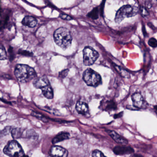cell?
<instances>
[{
	"label": "cell",
	"instance_id": "obj_1",
	"mask_svg": "<svg viewBox=\"0 0 157 157\" xmlns=\"http://www.w3.org/2000/svg\"><path fill=\"white\" fill-rule=\"evenodd\" d=\"M14 74L17 80L21 83L29 82L36 76V73L34 69L25 64L16 65Z\"/></svg>",
	"mask_w": 157,
	"mask_h": 157
},
{
	"label": "cell",
	"instance_id": "obj_2",
	"mask_svg": "<svg viewBox=\"0 0 157 157\" xmlns=\"http://www.w3.org/2000/svg\"><path fill=\"white\" fill-rule=\"evenodd\" d=\"M54 39L56 44L63 50L69 48L72 41V36L70 30L63 27L60 28L55 31Z\"/></svg>",
	"mask_w": 157,
	"mask_h": 157
},
{
	"label": "cell",
	"instance_id": "obj_3",
	"mask_svg": "<svg viewBox=\"0 0 157 157\" xmlns=\"http://www.w3.org/2000/svg\"><path fill=\"white\" fill-rule=\"evenodd\" d=\"M138 9L136 6L133 7L130 5L123 6L118 10L115 17L116 23H120L126 17H132L137 14Z\"/></svg>",
	"mask_w": 157,
	"mask_h": 157
},
{
	"label": "cell",
	"instance_id": "obj_4",
	"mask_svg": "<svg viewBox=\"0 0 157 157\" xmlns=\"http://www.w3.org/2000/svg\"><path fill=\"white\" fill-rule=\"evenodd\" d=\"M5 154L10 157H22L25 155L20 145L15 140L10 141L3 149Z\"/></svg>",
	"mask_w": 157,
	"mask_h": 157
},
{
	"label": "cell",
	"instance_id": "obj_5",
	"mask_svg": "<svg viewBox=\"0 0 157 157\" xmlns=\"http://www.w3.org/2000/svg\"><path fill=\"white\" fill-rule=\"evenodd\" d=\"M83 78L85 83L90 86L96 87L101 84L100 75L93 70L88 69L83 73Z\"/></svg>",
	"mask_w": 157,
	"mask_h": 157
},
{
	"label": "cell",
	"instance_id": "obj_6",
	"mask_svg": "<svg viewBox=\"0 0 157 157\" xmlns=\"http://www.w3.org/2000/svg\"><path fill=\"white\" fill-rule=\"evenodd\" d=\"M83 52V63L86 66H90L94 64L99 57L98 53L90 47H86Z\"/></svg>",
	"mask_w": 157,
	"mask_h": 157
},
{
	"label": "cell",
	"instance_id": "obj_7",
	"mask_svg": "<svg viewBox=\"0 0 157 157\" xmlns=\"http://www.w3.org/2000/svg\"><path fill=\"white\" fill-rule=\"evenodd\" d=\"M50 154L53 157H67L68 155L67 150L59 146H52L51 148Z\"/></svg>",
	"mask_w": 157,
	"mask_h": 157
},
{
	"label": "cell",
	"instance_id": "obj_8",
	"mask_svg": "<svg viewBox=\"0 0 157 157\" xmlns=\"http://www.w3.org/2000/svg\"><path fill=\"white\" fill-rule=\"evenodd\" d=\"M113 152L116 155H129L133 154L134 152V149L130 147L116 146L113 148Z\"/></svg>",
	"mask_w": 157,
	"mask_h": 157
},
{
	"label": "cell",
	"instance_id": "obj_9",
	"mask_svg": "<svg viewBox=\"0 0 157 157\" xmlns=\"http://www.w3.org/2000/svg\"><path fill=\"white\" fill-rule=\"evenodd\" d=\"M107 132L111 137L118 144L122 145H126L128 144V141L125 138L121 136L114 131L108 130L107 131Z\"/></svg>",
	"mask_w": 157,
	"mask_h": 157
},
{
	"label": "cell",
	"instance_id": "obj_10",
	"mask_svg": "<svg viewBox=\"0 0 157 157\" xmlns=\"http://www.w3.org/2000/svg\"><path fill=\"white\" fill-rule=\"evenodd\" d=\"M133 106L139 109L142 108L144 105V100L140 93H136L132 96Z\"/></svg>",
	"mask_w": 157,
	"mask_h": 157
},
{
	"label": "cell",
	"instance_id": "obj_11",
	"mask_svg": "<svg viewBox=\"0 0 157 157\" xmlns=\"http://www.w3.org/2000/svg\"><path fill=\"white\" fill-rule=\"evenodd\" d=\"M49 85V81L48 78L45 76L36 78L33 82L34 87L37 89H42Z\"/></svg>",
	"mask_w": 157,
	"mask_h": 157
},
{
	"label": "cell",
	"instance_id": "obj_12",
	"mask_svg": "<svg viewBox=\"0 0 157 157\" xmlns=\"http://www.w3.org/2000/svg\"><path fill=\"white\" fill-rule=\"evenodd\" d=\"M22 24L29 28H34L36 25L37 21L36 18L32 16H27L22 20Z\"/></svg>",
	"mask_w": 157,
	"mask_h": 157
},
{
	"label": "cell",
	"instance_id": "obj_13",
	"mask_svg": "<svg viewBox=\"0 0 157 157\" xmlns=\"http://www.w3.org/2000/svg\"><path fill=\"white\" fill-rule=\"evenodd\" d=\"M76 109L79 114L86 115L88 112V106L85 102L81 101H78L76 104Z\"/></svg>",
	"mask_w": 157,
	"mask_h": 157
},
{
	"label": "cell",
	"instance_id": "obj_14",
	"mask_svg": "<svg viewBox=\"0 0 157 157\" xmlns=\"http://www.w3.org/2000/svg\"><path fill=\"white\" fill-rule=\"evenodd\" d=\"M70 134L67 132H61L56 136L52 140L53 144H56L64 140H67L70 138Z\"/></svg>",
	"mask_w": 157,
	"mask_h": 157
},
{
	"label": "cell",
	"instance_id": "obj_15",
	"mask_svg": "<svg viewBox=\"0 0 157 157\" xmlns=\"http://www.w3.org/2000/svg\"><path fill=\"white\" fill-rule=\"evenodd\" d=\"M42 90V93L43 95L46 97V98L48 99L53 98V92L52 90V88L50 85L46 86L42 88L41 89Z\"/></svg>",
	"mask_w": 157,
	"mask_h": 157
},
{
	"label": "cell",
	"instance_id": "obj_16",
	"mask_svg": "<svg viewBox=\"0 0 157 157\" xmlns=\"http://www.w3.org/2000/svg\"><path fill=\"white\" fill-rule=\"evenodd\" d=\"M12 136L14 139H17L22 137L23 135V130L20 128H14L11 131Z\"/></svg>",
	"mask_w": 157,
	"mask_h": 157
},
{
	"label": "cell",
	"instance_id": "obj_17",
	"mask_svg": "<svg viewBox=\"0 0 157 157\" xmlns=\"http://www.w3.org/2000/svg\"><path fill=\"white\" fill-rule=\"evenodd\" d=\"M7 59L6 51L4 47L0 44V60H4Z\"/></svg>",
	"mask_w": 157,
	"mask_h": 157
},
{
	"label": "cell",
	"instance_id": "obj_18",
	"mask_svg": "<svg viewBox=\"0 0 157 157\" xmlns=\"http://www.w3.org/2000/svg\"><path fill=\"white\" fill-rule=\"evenodd\" d=\"M140 12L141 13V15L143 17H147V16L149 15V12L147 11V8L144 6H141L140 7Z\"/></svg>",
	"mask_w": 157,
	"mask_h": 157
},
{
	"label": "cell",
	"instance_id": "obj_19",
	"mask_svg": "<svg viewBox=\"0 0 157 157\" xmlns=\"http://www.w3.org/2000/svg\"><path fill=\"white\" fill-rule=\"evenodd\" d=\"M31 114H32V116L36 117L38 119L41 120V121L45 122H47L48 121L46 118H45L44 116H42L41 114H40V113L35 112H32V113H31Z\"/></svg>",
	"mask_w": 157,
	"mask_h": 157
},
{
	"label": "cell",
	"instance_id": "obj_20",
	"mask_svg": "<svg viewBox=\"0 0 157 157\" xmlns=\"http://www.w3.org/2000/svg\"><path fill=\"white\" fill-rule=\"evenodd\" d=\"M148 44L150 47L153 48H156L157 47V40L155 38H151L148 41Z\"/></svg>",
	"mask_w": 157,
	"mask_h": 157
},
{
	"label": "cell",
	"instance_id": "obj_21",
	"mask_svg": "<svg viewBox=\"0 0 157 157\" xmlns=\"http://www.w3.org/2000/svg\"><path fill=\"white\" fill-rule=\"evenodd\" d=\"M92 157H106L102 152L98 150H95L92 153Z\"/></svg>",
	"mask_w": 157,
	"mask_h": 157
},
{
	"label": "cell",
	"instance_id": "obj_22",
	"mask_svg": "<svg viewBox=\"0 0 157 157\" xmlns=\"http://www.w3.org/2000/svg\"><path fill=\"white\" fill-rule=\"evenodd\" d=\"M18 54L20 55H23V56H30L32 55V53L29 52L27 51L22 50H20L18 51Z\"/></svg>",
	"mask_w": 157,
	"mask_h": 157
},
{
	"label": "cell",
	"instance_id": "obj_23",
	"mask_svg": "<svg viewBox=\"0 0 157 157\" xmlns=\"http://www.w3.org/2000/svg\"><path fill=\"white\" fill-rule=\"evenodd\" d=\"M60 17L62 19H63V20H71L72 19V18L71 17H70V16L68 15L64 14H61L60 15Z\"/></svg>",
	"mask_w": 157,
	"mask_h": 157
},
{
	"label": "cell",
	"instance_id": "obj_24",
	"mask_svg": "<svg viewBox=\"0 0 157 157\" xmlns=\"http://www.w3.org/2000/svg\"><path fill=\"white\" fill-rule=\"evenodd\" d=\"M9 54H10V57H11V59H10L13 60L14 58V55H12L13 54V48L11 47H10L9 49Z\"/></svg>",
	"mask_w": 157,
	"mask_h": 157
},
{
	"label": "cell",
	"instance_id": "obj_25",
	"mask_svg": "<svg viewBox=\"0 0 157 157\" xmlns=\"http://www.w3.org/2000/svg\"><path fill=\"white\" fill-rule=\"evenodd\" d=\"M63 74H60V76H63V77H65V76L67 75V74L68 73V70H66V71H63Z\"/></svg>",
	"mask_w": 157,
	"mask_h": 157
},
{
	"label": "cell",
	"instance_id": "obj_26",
	"mask_svg": "<svg viewBox=\"0 0 157 157\" xmlns=\"http://www.w3.org/2000/svg\"><path fill=\"white\" fill-rule=\"evenodd\" d=\"M123 114V112H121L119 113V114H116L114 116V118H121Z\"/></svg>",
	"mask_w": 157,
	"mask_h": 157
},
{
	"label": "cell",
	"instance_id": "obj_27",
	"mask_svg": "<svg viewBox=\"0 0 157 157\" xmlns=\"http://www.w3.org/2000/svg\"><path fill=\"white\" fill-rule=\"evenodd\" d=\"M143 32L144 36H146L147 35V33L146 31L145 28L144 26L143 27Z\"/></svg>",
	"mask_w": 157,
	"mask_h": 157
},
{
	"label": "cell",
	"instance_id": "obj_28",
	"mask_svg": "<svg viewBox=\"0 0 157 157\" xmlns=\"http://www.w3.org/2000/svg\"><path fill=\"white\" fill-rule=\"evenodd\" d=\"M148 26H149V27H150V28H151V29H155V26H154V25H152V23H149L148 24Z\"/></svg>",
	"mask_w": 157,
	"mask_h": 157
},
{
	"label": "cell",
	"instance_id": "obj_29",
	"mask_svg": "<svg viewBox=\"0 0 157 157\" xmlns=\"http://www.w3.org/2000/svg\"><path fill=\"white\" fill-rule=\"evenodd\" d=\"M132 157H144L143 156L141 155H137V154H136V155H133L132 156Z\"/></svg>",
	"mask_w": 157,
	"mask_h": 157
},
{
	"label": "cell",
	"instance_id": "obj_30",
	"mask_svg": "<svg viewBox=\"0 0 157 157\" xmlns=\"http://www.w3.org/2000/svg\"><path fill=\"white\" fill-rule=\"evenodd\" d=\"M154 109H155V110L157 112V105H156V106H155V107H154Z\"/></svg>",
	"mask_w": 157,
	"mask_h": 157
},
{
	"label": "cell",
	"instance_id": "obj_31",
	"mask_svg": "<svg viewBox=\"0 0 157 157\" xmlns=\"http://www.w3.org/2000/svg\"><path fill=\"white\" fill-rule=\"evenodd\" d=\"M22 157H29L28 156L25 155H24Z\"/></svg>",
	"mask_w": 157,
	"mask_h": 157
},
{
	"label": "cell",
	"instance_id": "obj_32",
	"mask_svg": "<svg viewBox=\"0 0 157 157\" xmlns=\"http://www.w3.org/2000/svg\"><path fill=\"white\" fill-rule=\"evenodd\" d=\"M49 157H53L51 156Z\"/></svg>",
	"mask_w": 157,
	"mask_h": 157
},
{
	"label": "cell",
	"instance_id": "obj_33",
	"mask_svg": "<svg viewBox=\"0 0 157 157\" xmlns=\"http://www.w3.org/2000/svg\"></svg>",
	"mask_w": 157,
	"mask_h": 157
}]
</instances>
